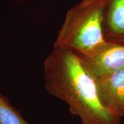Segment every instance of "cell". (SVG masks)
<instances>
[{
	"label": "cell",
	"mask_w": 124,
	"mask_h": 124,
	"mask_svg": "<svg viewBox=\"0 0 124 124\" xmlns=\"http://www.w3.org/2000/svg\"><path fill=\"white\" fill-rule=\"evenodd\" d=\"M45 86L51 95L66 102L83 124H120V118L102 106L96 78L72 51L54 45L44 64Z\"/></svg>",
	"instance_id": "cell-1"
},
{
	"label": "cell",
	"mask_w": 124,
	"mask_h": 124,
	"mask_svg": "<svg viewBox=\"0 0 124 124\" xmlns=\"http://www.w3.org/2000/svg\"><path fill=\"white\" fill-rule=\"evenodd\" d=\"M103 20V0H82L67 12L54 45L89 53L107 42Z\"/></svg>",
	"instance_id": "cell-2"
},
{
	"label": "cell",
	"mask_w": 124,
	"mask_h": 124,
	"mask_svg": "<svg viewBox=\"0 0 124 124\" xmlns=\"http://www.w3.org/2000/svg\"><path fill=\"white\" fill-rule=\"evenodd\" d=\"M95 77L116 72L124 68V42H107L86 54H78Z\"/></svg>",
	"instance_id": "cell-3"
},
{
	"label": "cell",
	"mask_w": 124,
	"mask_h": 124,
	"mask_svg": "<svg viewBox=\"0 0 124 124\" xmlns=\"http://www.w3.org/2000/svg\"><path fill=\"white\" fill-rule=\"evenodd\" d=\"M95 78L102 106L113 115L124 117V68Z\"/></svg>",
	"instance_id": "cell-4"
},
{
	"label": "cell",
	"mask_w": 124,
	"mask_h": 124,
	"mask_svg": "<svg viewBox=\"0 0 124 124\" xmlns=\"http://www.w3.org/2000/svg\"><path fill=\"white\" fill-rule=\"evenodd\" d=\"M103 28L106 40L124 42V0H103Z\"/></svg>",
	"instance_id": "cell-5"
},
{
	"label": "cell",
	"mask_w": 124,
	"mask_h": 124,
	"mask_svg": "<svg viewBox=\"0 0 124 124\" xmlns=\"http://www.w3.org/2000/svg\"><path fill=\"white\" fill-rule=\"evenodd\" d=\"M0 124H29L1 92Z\"/></svg>",
	"instance_id": "cell-6"
}]
</instances>
